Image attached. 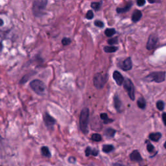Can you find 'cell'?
<instances>
[{
    "mask_svg": "<svg viewBox=\"0 0 166 166\" xmlns=\"http://www.w3.org/2000/svg\"><path fill=\"white\" fill-rule=\"evenodd\" d=\"M47 0H35L33 4V12L36 17H40L44 14Z\"/></svg>",
    "mask_w": 166,
    "mask_h": 166,
    "instance_id": "cell-1",
    "label": "cell"
},
{
    "mask_svg": "<svg viewBox=\"0 0 166 166\" xmlns=\"http://www.w3.org/2000/svg\"><path fill=\"white\" fill-rule=\"evenodd\" d=\"M88 120H89V109L88 108H84L81 112L79 124L81 130L84 134H86L88 132Z\"/></svg>",
    "mask_w": 166,
    "mask_h": 166,
    "instance_id": "cell-2",
    "label": "cell"
},
{
    "mask_svg": "<svg viewBox=\"0 0 166 166\" xmlns=\"http://www.w3.org/2000/svg\"><path fill=\"white\" fill-rule=\"evenodd\" d=\"M165 79V72H156L149 74L145 78V80L147 82H155L157 83H162Z\"/></svg>",
    "mask_w": 166,
    "mask_h": 166,
    "instance_id": "cell-3",
    "label": "cell"
},
{
    "mask_svg": "<svg viewBox=\"0 0 166 166\" xmlns=\"http://www.w3.org/2000/svg\"><path fill=\"white\" fill-rule=\"evenodd\" d=\"M30 86L36 94L40 95V96L44 95L46 90V87L45 84L42 81L38 79H35L31 81Z\"/></svg>",
    "mask_w": 166,
    "mask_h": 166,
    "instance_id": "cell-4",
    "label": "cell"
},
{
    "mask_svg": "<svg viewBox=\"0 0 166 166\" xmlns=\"http://www.w3.org/2000/svg\"><path fill=\"white\" fill-rule=\"evenodd\" d=\"M108 75L104 73H97L94 76L93 82L94 86L97 89H101L104 87L105 84L107 83Z\"/></svg>",
    "mask_w": 166,
    "mask_h": 166,
    "instance_id": "cell-5",
    "label": "cell"
},
{
    "mask_svg": "<svg viewBox=\"0 0 166 166\" xmlns=\"http://www.w3.org/2000/svg\"><path fill=\"white\" fill-rule=\"evenodd\" d=\"M123 88L127 92L128 96L131 100L134 101L135 99V90H134V86L133 82L128 79H124L123 81Z\"/></svg>",
    "mask_w": 166,
    "mask_h": 166,
    "instance_id": "cell-6",
    "label": "cell"
},
{
    "mask_svg": "<svg viewBox=\"0 0 166 166\" xmlns=\"http://www.w3.org/2000/svg\"><path fill=\"white\" fill-rule=\"evenodd\" d=\"M158 41V38L156 35H153L152 34L149 36L148 41L147 42L146 45V48L148 50H152L155 48L156 44Z\"/></svg>",
    "mask_w": 166,
    "mask_h": 166,
    "instance_id": "cell-7",
    "label": "cell"
},
{
    "mask_svg": "<svg viewBox=\"0 0 166 166\" xmlns=\"http://www.w3.org/2000/svg\"><path fill=\"white\" fill-rule=\"evenodd\" d=\"M119 66L121 68V69L123 71H129L132 69L133 67V62L130 57L126 58L122 62H121Z\"/></svg>",
    "mask_w": 166,
    "mask_h": 166,
    "instance_id": "cell-8",
    "label": "cell"
},
{
    "mask_svg": "<svg viewBox=\"0 0 166 166\" xmlns=\"http://www.w3.org/2000/svg\"><path fill=\"white\" fill-rule=\"evenodd\" d=\"M44 120L45 122V124L49 128H51L53 126V125L55 124V120L53 117H51L49 114L46 113L44 115Z\"/></svg>",
    "mask_w": 166,
    "mask_h": 166,
    "instance_id": "cell-9",
    "label": "cell"
},
{
    "mask_svg": "<svg viewBox=\"0 0 166 166\" xmlns=\"http://www.w3.org/2000/svg\"><path fill=\"white\" fill-rule=\"evenodd\" d=\"M113 78H114V81L118 86L122 85L123 81H124V77L121 74V73L117 72V71H115V72L113 73Z\"/></svg>",
    "mask_w": 166,
    "mask_h": 166,
    "instance_id": "cell-10",
    "label": "cell"
},
{
    "mask_svg": "<svg viewBox=\"0 0 166 166\" xmlns=\"http://www.w3.org/2000/svg\"><path fill=\"white\" fill-rule=\"evenodd\" d=\"M130 158L134 162H140L142 160V157L138 151H134L130 154Z\"/></svg>",
    "mask_w": 166,
    "mask_h": 166,
    "instance_id": "cell-11",
    "label": "cell"
},
{
    "mask_svg": "<svg viewBox=\"0 0 166 166\" xmlns=\"http://www.w3.org/2000/svg\"><path fill=\"white\" fill-rule=\"evenodd\" d=\"M114 107L115 109H116L117 112H122V101H120V99L118 96H115L114 97Z\"/></svg>",
    "mask_w": 166,
    "mask_h": 166,
    "instance_id": "cell-12",
    "label": "cell"
},
{
    "mask_svg": "<svg viewBox=\"0 0 166 166\" xmlns=\"http://www.w3.org/2000/svg\"><path fill=\"white\" fill-rule=\"evenodd\" d=\"M141 17H142V12L141 10H136L135 11L133 12V15H132V21H133L134 23H136L141 19Z\"/></svg>",
    "mask_w": 166,
    "mask_h": 166,
    "instance_id": "cell-13",
    "label": "cell"
},
{
    "mask_svg": "<svg viewBox=\"0 0 166 166\" xmlns=\"http://www.w3.org/2000/svg\"><path fill=\"white\" fill-rule=\"evenodd\" d=\"M85 153L86 156H89L90 155L96 156L99 154V151L96 149H92L90 147H88L85 151Z\"/></svg>",
    "mask_w": 166,
    "mask_h": 166,
    "instance_id": "cell-14",
    "label": "cell"
},
{
    "mask_svg": "<svg viewBox=\"0 0 166 166\" xmlns=\"http://www.w3.org/2000/svg\"><path fill=\"white\" fill-rule=\"evenodd\" d=\"M132 5H133V3L130 2L127 5H126L125 7H123V8L117 7L116 9V11L118 14H122V13L126 12H128V10H130V8L132 7Z\"/></svg>",
    "mask_w": 166,
    "mask_h": 166,
    "instance_id": "cell-15",
    "label": "cell"
},
{
    "mask_svg": "<svg viewBox=\"0 0 166 166\" xmlns=\"http://www.w3.org/2000/svg\"><path fill=\"white\" fill-rule=\"evenodd\" d=\"M162 137V134L160 133H151L149 134V138L151 140L153 141H158L159 139L161 138Z\"/></svg>",
    "mask_w": 166,
    "mask_h": 166,
    "instance_id": "cell-16",
    "label": "cell"
},
{
    "mask_svg": "<svg viewBox=\"0 0 166 166\" xmlns=\"http://www.w3.org/2000/svg\"><path fill=\"white\" fill-rule=\"evenodd\" d=\"M41 152H42V155L46 158H50L51 156V152H50L49 149L47 147H46V146L42 147L41 148Z\"/></svg>",
    "mask_w": 166,
    "mask_h": 166,
    "instance_id": "cell-17",
    "label": "cell"
},
{
    "mask_svg": "<svg viewBox=\"0 0 166 166\" xmlns=\"http://www.w3.org/2000/svg\"><path fill=\"white\" fill-rule=\"evenodd\" d=\"M103 49H104L105 52L107 53H114L116 51H117L118 47L114 46H105Z\"/></svg>",
    "mask_w": 166,
    "mask_h": 166,
    "instance_id": "cell-18",
    "label": "cell"
},
{
    "mask_svg": "<svg viewBox=\"0 0 166 166\" xmlns=\"http://www.w3.org/2000/svg\"><path fill=\"white\" fill-rule=\"evenodd\" d=\"M137 105H138V107L141 109H144L146 107V100L144 99L143 97H139L138 99V101H137Z\"/></svg>",
    "mask_w": 166,
    "mask_h": 166,
    "instance_id": "cell-19",
    "label": "cell"
},
{
    "mask_svg": "<svg viewBox=\"0 0 166 166\" xmlns=\"http://www.w3.org/2000/svg\"><path fill=\"white\" fill-rule=\"evenodd\" d=\"M100 116H101V120L103 121V123H105V124H108V123H112L114 122L113 120H111V119H110V118H109V117H108V115L107 114H105V113L101 114Z\"/></svg>",
    "mask_w": 166,
    "mask_h": 166,
    "instance_id": "cell-20",
    "label": "cell"
},
{
    "mask_svg": "<svg viewBox=\"0 0 166 166\" xmlns=\"http://www.w3.org/2000/svg\"><path fill=\"white\" fill-rule=\"evenodd\" d=\"M114 149V147L112 145H105L102 147V151L105 153H109Z\"/></svg>",
    "mask_w": 166,
    "mask_h": 166,
    "instance_id": "cell-21",
    "label": "cell"
},
{
    "mask_svg": "<svg viewBox=\"0 0 166 166\" xmlns=\"http://www.w3.org/2000/svg\"><path fill=\"white\" fill-rule=\"evenodd\" d=\"M105 135H106L107 137H109V138H113L115 134V130H114V129L111 128H107V130H105Z\"/></svg>",
    "mask_w": 166,
    "mask_h": 166,
    "instance_id": "cell-22",
    "label": "cell"
},
{
    "mask_svg": "<svg viewBox=\"0 0 166 166\" xmlns=\"http://www.w3.org/2000/svg\"><path fill=\"white\" fill-rule=\"evenodd\" d=\"M115 30L114 28H108L105 31V35L108 37H111L113 35H114V34H115Z\"/></svg>",
    "mask_w": 166,
    "mask_h": 166,
    "instance_id": "cell-23",
    "label": "cell"
},
{
    "mask_svg": "<svg viewBox=\"0 0 166 166\" xmlns=\"http://www.w3.org/2000/svg\"><path fill=\"white\" fill-rule=\"evenodd\" d=\"M91 7L95 11H98L101 8V3L99 2H92L91 3Z\"/></svg>",
    "mask_w": 166,
    "mask_h": 166,
    "instance_id": "cell-24",
    "label": "cell"
},
{
    "mask_svg": "<svg viewBox=\"0 0 166 166\" xmlns=\"http://www.w3.org/2000/svg\"><path fill=\"white\" fill-rule=\"evenodd\" d=\"M92 139L94 141L99 142V141H101L102 137L99 134H92Z\"/></svg>",
    "mask_w": 166,
    "mask_h": 166,
    "instance_id": "cell-25",
    "label": "cell"
},
{
    "mask_svg": "<svg viewBox=\"0 0 166 166\" xmlns=\"http://www.w3.org/2000/svg\"><path fill=\"white\" fill-rule=\"evenodd\" d=\"M156 107L158 109L160 110V111H162V110L164 109V107H165L164 102L162 101H158L156 102Z\"/></svg>",
    "mask_w": 166,
    "mask_h": 166,
    "instance_id": "cell-26",
    "label": "cell"
},
{
    "mask_svg": "<svg viewBox=\"0 0 166 166\" xmlns=\"http://www.w3.org/2000/svg\"><path fill=\"white\" fill-rule=\"evenodd\" d=\"M108 44L109 45H114V44H117L118 43V38L117 37H114V38H110L109 40H108L107 41Z\"/></svg>",
    "mask_w": 166,
    "mask_h": 166,
    "instance_id": "cell-27",
    "label": "cell"
},
{
    "mask_svg": "<svg viewBox=\"0 0 166 166\" xmlns=\"http://www.w3.org/2000/svg\"><path fill=\"white\" fill-rule=\"evenodd\" d=\"M61 42H62V44L63 46H68V45H70L71 43H72V40H71L70 38L65 37L64 38H62Z\"/></svg>",
    "mask_w": 166,
    "mask_h": 166,
    "instance_id": "cell-28",
    "label": "cell"
},
{
    "mask_svg": "<svg viewBox=\"0 0 166 166\" xmlns=\"http://www.w3.org/2000/svg\"><path fill=\"white\" fill-rule=\"evenodd\" d=\"M94 12L92 11V10H88V12L86 13V18H87L88 20H92L94 18Z\"/></svg>",
    "mask_w": 166,
    "mask_h": 166,
    "instance_id": "cell-29",
    "label": "cell"
},
{
    "mask_svg": "<svg viewBox=\"0 0 166 166\" xmlns=\"http://www.w3.org/2000/svg\"><path fill=\"white\" fill-rule=\"evenodd\" d=\"M94 25L96 26V27H98L100 28H102L104 27V23L101 20H96L94 22Z\"/></svg>",
    "mask_w": 166,
    "mask_h": 166,
    "instance_id": "cell-30",
    "label": "cell"
},
{
    "mask_svg": "<svg viewBox=\"0 0 166 166\" xmlns=\"http://www.w3.org/2000/svg\"><path fill=\"white\" fill-rule=\"evenodd\" d=\"M147 151H148L150 153H151V152H153L154 151V146H152V145L151 143H148L147 144Z\"/></svg>",
    "mask_w": 166,
    "mask_h": 166,
    "instance_id": "cell-31",
    "label": "cell"
},
{
    "mask_svg": "<svg viewBox=\"0 0 166 166\" xmlns=\"http://www.w3.org/2000/svg\"><path fill=\"white\" fill-rule=\"evenodd\" d=\"M136 3L139 7H142L146 4V0H137Z\"/></svg>",
    "mask_w": 166,
    "mask_h": 166,
    "instance_id": "cell-32",
    "label": "cell"
},
{
    "mask_svg": "<svg viewBox=\"0 0 166 166\" xmlns=\"http://www.w3.org/2000/svg\"><path fill=\"white\" fill-rule=\"evenodd\" d=\"M69 162H70V163H74V162H75V158H72V157H70V158H69Z\"/></svg>",
    "mask_w": 166,
    "mask_h": 166,
    "instance_id": "cell-33",
    "label": "cell"
},
{
    "mask_svg": "<svg viewBox=\"0 0 166 166\" xmlns=\"http://www.w3.org/2000/svg\"><path fill=\"white\" fill-rule=\"evenodd\" d=\"M165 113L164 112V113H163V114H162V121H163V123H164V124L165 125Z\"/></svg>",
    "mask_w": 166,
    "mask_h": 166,
    "instance_id": "cell-34",
    "label": "cell"
},
{
    "mask_svg": "<svg viewBox=\"0 0 166 166\" xmlns=\"http://www.w3.org/2000/svg\"><path fill=\"white\" fill-rule=\"evenodd\" d=\"M2 147H3V138L0 135V149H1Z\"/></svg>",
    "mask_w": 166,
    "mask_h": 166,
    "instance_id": "cell-35",
    "label": "cell"
},
{
    "mask_svg": "<svg viewBox=\"0 0 166 166\" xmlns=\"http://www.w3.org/2000/svg\"><path fill=\"white\" fill-rule=\"evenodd\" d=\"M149 3H156V2H160V1H156V0H148Z\"/></svg>",
    "mask_w": 166,
    "mask_h": 166,
    "instance_id": "cell-36",
    "label": "cell"
},
{
    "mask_svg": "<svg viewBox=\"0 0 166 166\" xmlns=\"http://www.w3.org/2000/svg\"><path fill=\"white\" fill-rule=\"evenodd\" d=\"M113 166H125V165H123L121 164H119V163H115V164H114Z\"/></svg>",
    "mask_w": 166,
    "mask_h": 166,
    "instance_id": "cell-37",
    "label": "cell"
},
{
    "mask_svg": "<svg viewBox=\"0 0 166 166\" xmlns=\"http://www.w3.org/2000/svg\"><path fill=\"white\" fill-rule=\"evenodd\" d=\"M3 23H4L3 20L0 18V26H2L3 25Z\"/></svg>",
    "mask_w": 166,
    "mask_h": 166,
    "instance_id": "cell-38",
    "label": "cell"
}]
</instances>
